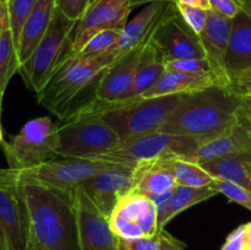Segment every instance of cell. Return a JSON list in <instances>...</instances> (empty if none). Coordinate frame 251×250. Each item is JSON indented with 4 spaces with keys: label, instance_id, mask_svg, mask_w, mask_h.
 Wrapping results in <instances>:
<instances>
[{
    "label": "cell",
    "instance_id": "6da1fadb",
    "mask_svg": "<svg viewBox=\"0 0 251 250\" xmlns=\"http://www.w3.org/2000/svg\"><path fill=\"white\" fill-rule=\"evenodd\" d=\"M244 98L233 85L189 93L159 131L207 141L239 122Z\"/></svg>",
    "mask_w": 251,
    "mask_h": 250
},
{
    "label": "cell",
    "instance_id": "7a4b0ae2",
    "mask_svg": "<svg viewBox=\"0 0 251 250\" xmlns=\"http://www.w3.org/2000/svg\"><path fill=\"white\" fill-rule=\"evenodd\" d=\"M15 176L28 213L31 233L42 247L47 250H81L71 191L24 180L16 173Z\"/></svg>",
    "mask_w": 251,
    "mask_h": 250
},
{
    "label": "cell",
    "instance_id": "3957f363",
    "mask_svg": "<svg viewBox=\"0 0 251 250\" xmlns=\"http://www.w3.org/2000/svg\"><path fill=\"white\" fill-rule=\"evenodd\" d=\"M113 64L107 51L96 58L68 60L36 93L37 102L63 120L73 109V104H77L80 96L96 86Z\"/></svg>",
    "mask_w": 251,
    "mask_h": 250
},
{
    "label": "cell",
    "instance_id": "277c9868",
    "mask_svg": "<svg viewBox=\"0 0 251 250\" xmlns=\"http://www.w3.org/2000/svg\"><path fill=\"white\" fill-rule=\"evenodd\" d=\"M78 21L68 19L56 9L54 19L42 41L19 73L29 90L38 92L70 55L74 33Z\"/></svg>",
    "mask_w": 251,
    "mask_h": 250
},
{
    "label": "cell",
    "instance_id": "5b68a950",
    "mask_svg": "<svg viewBox=\"0 0 251 250\" xmlns=\"http://www.w3.org/2000/svg\"><path fill=\"white\" fill-rule=\"evenodd\" d=\"M185 95L146 98L120 105L98 118L122 140L159 131L172 113L180 105ZM95 118V117H93Z\"/></svg>",
    "mask_w": 251,
    "mask_h": 250
},
{
    "label": "cell",
    "instance_id": "8992f818",
    "mask_svg": "<svg viewBox=\"0 0 251 250\" xmlns=\"http://www.w3.org/2000/svg\"><path fill=\"white\" fill-rule=\"evenodd\" d=\"M58 124L51 118L38 117L28 120L19 134L1 144L9 168L28 169L43 162L58 158Z\"/></svg>",
    "mask_w": 251,
    "mask_h": 250
},
{
    "label": "cell",
    "instance_id": "52a82bcc",
    "mask_svg": "<svg viewBox=\"0 0 251 250\" xmlns=\"http://www.w3.org/2000/svg\"><path fill=\"white\" fill-rule=\"evenodd\" d=\"M201 142L199 139L154 131L122 140L115 149L103 154L100 159L115 163H132L162 158H190Z\"/></svg>",
    "mask_w": 251,
    "mask_h": 250
},
{
    "label": "cell",
    "instance_id": "ba28073f",
    "mask_svg": "<svg viewBox=\"0 0 251 250\" xmlns=\"http://www.w3.org/2000/svg\"><path fill=\"white\" fill-rule=\"evenodd\" d=\"M120 139L100 118L69 120L58 125L56 156L100 158L118 146Z\"/></svg>",
    "mask_w": 251,
    "mask_h": 250
},
{
    "label": "cell",
    "instance_id": "9c48e42d",
    "mask_svg": "<svg viewBox=\"0 0 251 250\" xmlns=\"http://www.w3.org/2000/svg\"><path fill=\"white\" fill-rule=\"evenodd\" d=\"M31 225L14 169L0 168V250H28Z\"/></svg>",
    "mask_w": 251,
    "mask_h": 250
},
{
    "label": "cell",
    "instance_id": "30bf717a",
    "mask_svg": "<svg viewBox=\"0 0 251 250\" xmlns=\"http://www.w3.org/2000/svg\"><path fill=\"white\" fill-rule=\"evenodd\" d=\"M115 162L100 158H54L36 167L17 171L16 175L24 180L63 191H71L83 181L92 178L104 169L110 168Z\"/></svg>",
    "mask_w": 251,
    "mask_h": 250
},
{
    "label": "cell",
    "instance_id": "8fae6325",
    "mask_svg": "<svg viewBox=\"0 0 251 250\" xmlns=\"http://www.w3.org/2000/svg\"><path fill=\"white\" fill-rule=\"evenodd\" d=\"M109 225L119 239L130 240L159 234L158 210L147 196L129 191L118 200Z\"/></svg>",
    "mask_w": 251,
    "mask_h": 250
},
{
    "label": "cell",
    "instance_id": "7c38bea8",
    "mask_svg": "<svg viewBox=\"0 0 251 250\" xmlns=\"http://www.w3.org/2000/svg\"><path fill=\"white\" fill-rule=\"evenodd\" d=\"M152 41L164 61L206 58L200 39L181 19L174 2L168 4Z\"/></svg>",
    "mask_w": 251,
    "mask_h": 250
},
{
    "label": "cell",
    "instance_id": "4fadbf2b",
    "mask_svg": "<svg viewBox=\"0 0 251 250\" xmlns=\"http://www.w3.org/2000/svg\"><path fill=\"white\" fill-rule=\"evenodd\" d=\"M131 10L130 0H93L76 25L70 55L66 61L100 32L122 31Z\"/></svg>",
    "mask_w": 251,
    "mask_h": 250
},
{
    "label": "cell",
    "instance_id": "5bb4252c",
    "mask_svg": "<svg viewBox=\"0 0 251 250\" xmlns=\"http://www.w3.org/2000/svg\"><path fill=\"white\" fill-rule=\"evenodd\" d=\"M71 196L77 215L81 250H120L119 238L110 228L109 217L93 205L80 186L71 190Z\"/></svg>",
    "mask_w": 251,
    "mask_h": 250
},
{
    "label": "cell",
    "instance_id": "9a60e30c",
    "mask_svg": "<svg viewBox=\"0 0 251 250\" xmlns=\"http://www.w3.org/2000/svg\"><path fill=\"white\" fill-rule=\"evenodd\" d=\"M135 166L136 164L132 163H115L78 186L85 191L93 205L109 217L118 200L132 190Z\"/></svg>",
    "mask_w": 251,
    "mask_h": 250
},
{
    "label": "cell",
    "instance_id": "2e32d148",
    "mask_svg": "<svg viewBox=\"0 0 251 250\" xmlns=\"http://www.w3.org/2000/svg\"><path fill=\"white\" fill-rule=\"evenodd\" d=\"M225 69L233 86L251 81V4L248 0H243L242 10L233 19Z\"/></svg>",
    "mask_w": 251,
    "mask_h": 250
},
{
    "label": "cell",
    "instance_id": "e0dca14e",
    "mask_svg": "<svg viewBox=\"0 0 251 250\" xmlns=\"http://www.w3.org/2000/svg\"><path fill=\"white\" fill-rule=\"evenodd\" d=\"M168 4L169 1H154L147 4L134 19L126 22L120 31L115 46L107 51L113 63H117L127 54L141 49L149 43Z\"/></svg>",
    "mask_w": 251,
    "mask_h": 250
},
{
    "label": "cell",
    "instance_id": "ac0fdd59",
    "mask_svg": "<svg viewBox=\"0 0 251 250\" xmlns=\"http://www.w3.org/2000/svg\"><path fill=\"white\" fill-rule=\"evenodd\" d=\"M230 85L232 83L228 78L223 77L213 70L203 71V73H184V71L166 70L163 75L158 78V81L150 90L142 93L139 98H136L132 102L146 100V98L159 97V96L189 95V93L199 92V91L215 87V86Z\"/></svg>",
    "mask_w": 251,
    "mask_h": 250
},
{
    "label": "cell",
    "instance_id": "d6986e66",
    "mask_svg": "<svg viewBox=\"0 0 251 250\" xmlns=\"http://www.w3.org/2000/svg\"><path fill=\"white\" fill-rule=\"evenodd\" d=\"M142 48L127 54L103 73L96 83L92 100L108 103L124 100L134 82Z\"/></svg>",
    "mask_w": 251,
    "mask_h": 250
},
{
    "label": "cell",
    "instance_id": "ffe728a7",
    "mask_svg": "<svg viewBox=\"0 0 251 250\" xmlns=\"http://www.w3.org/2000/svg\"><path fill=\"white\" fill-rule=\"evenodd\" d=\"M232 33L233 19L210 10L205 28L199 36L212 70L226 78H228V76L225 69V58L229 47Z\"/></svg>",
    "mask_w": 251,
    "mask_h": 250
},
{
    "label": "cell",
    "instance_id": "44dd1931",
    "mask_svg": "<svg viewBox=\"0 0 251 250\" xmlns=\"http://www.w3.org/2000/svg\"><path fill=\"white\" fill-rule=\"evenodd\" d=\"M176 185L171 158L139 162L135 166L131 191L152 199L172 190Z\"/></svg>",
    "mask_w": 251,
    "mask_h": 250
},
{
    "label": "cell",
    "instance_id": "7402d4cb",
    "mask_svg": "<svg viewBox=\"0 0 251 250\" xmlns=\"http://www.w3.org/2000/svg\"><path fill=\"white\" fill-rule=\"evenodd\" d=\"M251 152V136L247 127L238 122L223 134L201 142L193 156L189 159L198 163L230 156V154Z\"/></svg>",
    "mask_w": 251,
    "mask_h": 250
},
{
    "label": "cell",
    "instance_id": "603a6c76",
    "mask_svg": "<svg viewBox=\"0 0 251 250\" xmlns=\"http://www.w3.org/2000/svg\"><path fill=\"white\" fill-rule=\"evenodd\" d=\"M56 11L55 0H38L28 15L20 33L17 54L20 66L31 56L36 47L48 31Z\"/></svg>",
    "mask_w": 251,
    "mask_h": 250
},
{
    "label": "cell",
    "instance_id": "cb8c5ba5",
    "mask_svg": "<svg viewBox=\"0 0 251 250\" xmlns=\"http://www.w3.org/2000/svg\"><path fill=\"white\" fill-rule=\"evenodd\" d=\"M200 164L215 179L233 181L251 191V152L220 157Z\"/></svg>",
    "mask_w": 251,
    "mask_h": 250
},
{
    "label": "cell",
    "instance_id": "d4e9b609",
    "mask_svg": "<svg viewBox=\"0 0 251 250\" xmlns=\"http://www.w3.org/2000/svg\"><path fill=\"white\" fill-rule=\"evenodd\" d=\"M217 194V191L213 190L211 186H205V188H191V186L185 185L174 186L163 211L158 213L159 233L164 230L166 225L174 217L180 215L188 208L213 198Z\"/></svg>",
    "mask_w": 251,
    "mask_h": 250
},
{
    "label": "cell",
    "instance_id": "484cf974",
    "mask_svg": "<svg viewBox=\"0 0 251 250\" xmlns=\"http://www.w3.org/2000/svg\"><path fill=\"white\" fill-rule=\"evenodd\" d=\"M171 167L176 175V185L205 188L213 183L215 178L198 162L188 158L174 157L171 158Z\"/></svg>",
    "mask_w": 251,
    "mask_h": 250
},
{
    "label": "cell",
    "instance_id": "4316f807",
    "mask_svg": "<svg viewBox=\"0 0 251 250\" xmlns=\"http://www.w3.org/2000/svg\"><path fill=\"white\" fill-rule=\"evenodd\" d=\"M20 60L17 46L11 29L7 28L0 34V90L5 92L12 76L19 71Z\"/></svg>",
    "mask_w": 251,
    "mask_h": 250
},
{
    "label": "cell",
    "instance_id": "83f0119b",
    "mask_svg": "<svg viewBox=\"0 0 251 250\" xmlns=\"http://www.w3.org/2000/svg\"><path fill=\"white\" fill-rule=\"evenodd\" d=\"M120 31H103L93 36L71 59H90L100 56L115 46ZM69 59V60H71Z\"/></svg>",
    "mask_w": 251,
    "mask_h": 250
},
{
    "label": "cell",
    "instance_id": "f1b7e54d",
    "mask_svg": "<svg viewBox=\"0 0 251 250\" xmlns=\"http://www.w3.org/2000/svg\"><path fill=\"white\" fill-rule=\"evenodd\" d=\"M37 1L38 0H7L10 29L12 32L16 46L19 44L22 26H24L28 15L33 10V7L36 6Z\"/></svg>",
    "mask_w": 251,
    "mask_h": 250
},
{
    "label": "cell",
    "instance_id": "f546056e",
    "mask_svg": "<svg viewBox=\"0 0 251 250\" xmlns=\"http://www.w3.org/2000/svg\"><path fill=\"white\" fill-rule=\"evenodd\" d=\"M210 186L218 194H223L232 202L251 211V191L248 189L225 179H215Z\"/></svg>",
    "mask_w": 251,
    "mask_h": 250
},
{
    "label": "cell",
    "instance_id": "4dcf8cb0",
    "mask_svg": "<svg viewBox=\"0 0 251 250\" xmlns=\"http://www.w3.org/2000/svg\"><path fill=\"white\" fill-rule=\"evenodd\" d=\"M174 4H176V2H174ZM176 5L179 14H180L181 19H183L184 22L188 25L189 28H190L198 37L200 36L206 26V22H207L208 19V11H210V10L201 9V7L190 6V5L184 4Z\"/></svg>",
    "mask_w": 251,
    "mask_h": 250
},
{
    "label": "cell",
    "instance_id": "1f68e13d",
    "mask_svg": "<svg viewBox=\"0 0 251 250\" xmlns=\"http://www.w3.org/2000/svg\"><path fill=\"white\" fill-rule=\"evenodd\" d=\"M164 64H166V70L184 71V73H203V71L212 70L207 58L168 60L164 61Z\"/></svg>",
    "mask_w": 251,
    "mask_h": 250
},
{
    "label": "cell",
    "instance_id": "d6a6232c",
    "mask_svg": "<svg viewBox=\"0 0 251 250\" xmlns=\"http://www.w3.org/2000/svg\"><path fill=\"white\" fill-rule=\"evenodd\" d=\"M92 0H55L56 9L73 21H78Z\"/></svg>",
    "mask_w": 251,
    "mask_h": 250
},
{
    "label": "cell",
    "instance_id": "836d02e7",
    "mask_svg": "<svg viewBox=\"0 0 251 250\" xmlns=\"http://www.w3.org/2000/svg\"><path fill=\"white\" fill-rule=\"evenodd\" d=\"M120 250H159V234L136 239H119Z\"/></svg>",
    "mask_w": 251,
    "mask_h": 250
},
{
    "label": "cell",
    "instance_id": "e575fe53",
    "mask_svg": "<svg viewBox=\"0 0 251 250\" xmlns=\"http://www.w3.org/2000/svg\"><path fill=\"white\" fill-rule=\"evenodd\" d=\"M211 10L223 15V16L234 19L243 7V0H208Z\"/></svg>",
    "mask_w": 251,
    "mask_h": 250
},
{
    "label": "cell",
    "instance_id": "d590c367",
    "mask_svg": "<svg viewBox=\"0 0 251 250\" xmlns=\"http://www.w3.org/2000/svg\"><path fill=\"white\" fill-rule=\"evenodd\" d=\"M221 250H245V225L238 227L228 235Z\"/></svg>",
    "mask_w": 251,
    "mask_h": 250
},
{
    "label": "cell",
    "instance_id": "8d00e7d4",
    "mask_svg": "<svg viewBox=\"0 0 251 250\" xmlns=\"http://www.w3.org/2000/svg\"><path fill=\"white\" fill-rule=\"evenodd\" d=\"M159 250H185V247L164 229L159 233Z\"/></svg>",
    "mask_w": 251,
    "mask_h": 250
},
{
    "label": "cell",
    "instance_id": "74e56055",
    "mask_svg": "<svg viewBox=\"0 0 251 250\" xmlns=\"http://www.w3.org/2000/svg\"><path fill=\"white\" fill-rule=\"evenodd\" d=\"M239 120L247 127V130L249 131L251 136V100H249L248 96H245L244 98V104H243L242 110H240Z\"/></svg>",
    "mask_w": 251,
    "mask_h": 250
},
{
    "label": "cell",
    "instance_id": "f35d334b",
    "mask_svg": "<svg viewBox=\"0 0 251 250\" xmlns=\"http://www.w3.org/2000/svg\"><path fill=\"white\" fill-rule=\"evenodd\" d=\"M7 28H10L9 9H7V2H2L0 4V34Z\"/></svg>",
    "mask_w": 251,
    "mask_h": 250
},
{
    "label": "cell",
    "instance_id": "ab89813d",
    "mask_svg": "<svg viewBox=\"0 0 251 250\" xmlns=\"http://www.w3.org/2000/svg\"><path fill=\"white\" fill-rule=\"evenodd\" d=\"M176 4H184V5H190V6L201 7V9L211 10L210 1L208 0H173Z\"/></svg>",
    "mask_w": 251,
    "mask_h": 250
},
{
    "label": "cell",
    "instance_id": "60d3db41",
    "mask_svg": "<svg viewBox=\"0 0 251 250\" xmlns=\"http://www.w3.org/2000/svg\"><path fill=\"white\" fill-rule=\"evenodd\" d=\"M245 250H251V222L245 225Z\"/></svg>",
    "mask_w": 251,
    "mask_h": 250
},
{
    "label": "cell",
    "instance_id": "b9f144b4",
    "mask_svg": "<svg viewBox=\"0 0 251 250\" xmlns=\"http://www.w3.org/2000/svg\"><path fill=\"white\" fill-rule=\"evenodd\" d=\"M154 1H169V2H173V0H130V2H131V7H132V9H134V7H137V6H141V5L151 4V2H154Z\"/></svg>",
    "mask_w": 251,
    "mask_h": 250
},
{
    "label": "cell",
    "instance_id": "7bdbcfd3",
    "mask_svg": "<svg viewBox=\"0 0 251 250\" xmlns=\"http://www.w3.org/2000/svg\"><path fill=\"white\" fill-rule=\"evenodd\" d=\"M28 250H47V249L44 247H42L41 243H39L38 240H37L36 238H34L33 235H32V233H31V239H29Z\"/></svg>",
    "mask_w": 251,
    "mask_h": 250
},
{
    "label": "cell",
    "instance_id": "ee69618b",
    "mask_svg": "<svg viewBox=\"0 0 251 250\" xmlns=\"http://www.w3.org/2000/svg\"><path fill=\"white\" fill-rule=\"evenodd\" d=\"M234 87H237L238 90H239L242 93H244V95L251 96V81H249V82L242 83V85L234 86Z\"/></svg>",
    "mask_w": 251,
    "mask_h": 250
},
{
    "label": "cell",
    "instance_id": "f6af8a7d",
    "mask_svg": "<svg viewBox=\"0 0 251 250\" xmlns=\"http://www.w3.org/2000/svg\"><path fill=\"white\" fill-rule=\"evenodd\" d=\"M4 91L0 90V114H1V104H2V98H4Z\"/></svg>",
    "mask_w": 251,
    "mask_h": 250
},
{
    "label": "cell",
    "instance_id": "bcb514c9",
    "mask_svg": "<svg viewBox=\"0 0 251 250\" xmlns=\"http://www.w3.org/2000/svg\"><path fill=\"white\" fill-rule=\"evenodd\" d=\"M4 142V135H2V129H1V125H0V144Z\"/></svg>",
    "mask_w": 251,
    "mask_h": 250
},
{
    "label": "cell",
    "instance_id": "7dc6e473",
    "mask_svg": "<svg viewBox=\"0 0 251 250\" xmlns=\"http://www.w3.org/2000/svg\"><path fill=\"white\" fill-rule=\"evenodd\" d=\"M2 2H7V0H0V4H2Z\"/></svg>",
    "mask_w": 251,
    "mask_h": 250
},
{
    "label": "cell",
    "instance_id": "c3c4849f",
    "mask_svg": "<svg viewBox=\"0 0 251 250\" xmlns=\"http://www.w3.org/2000/svg\"><path fill=\"white\" fill-rule=\"evenodd\" d=\"M248 1H249V2H250V4H251V0H248Z\"/></svg>",
    "mask_w": 251,
    "mask_h": 250
},
{
    "label": "cell",
    "instance_id": "681fc988",
    "mask_svg": "<svg viewBox=\"0 0 251 250\" xmlns=\"http://www.w3.org/2000/svg\"><path fill=\"white\" fill-rule=\"evenodd\" d=\"M92 1H93V0H92Z\"/></svg>",
    "mask_w": 251,
    "mask_h": 250
}]
</instances>
